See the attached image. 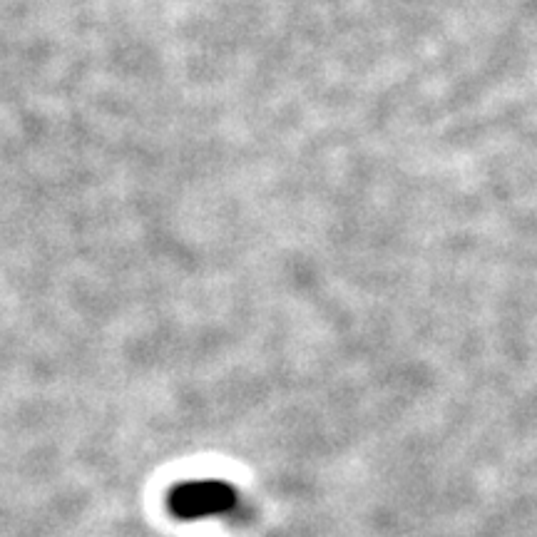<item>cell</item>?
Returning a JSON list of instances; mask_svg holds the SVG:
<instances>
[{
    "label": "cell",
    "instance_id": "6da1fadb",
    "mask_svg": "<svg viewBox=\"0 0 537 537\" xmlns=\"http://www.w3.org/2000/svg\"><path fill=\"white\" fill-rule=\"evenodd\" d=\"M167 508L179 520H202L209 515L232 513L237 508V490L224 480H187L170 490Z\"/></svg>",
    "mask_w": 537,
    "mask_h": 537
}]
</instances>
